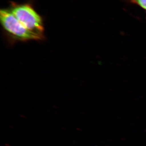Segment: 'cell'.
Instances as JSON below:
<instances>
[{"label": "cell", "mask_w": 146, "mask_h": 146, "mask_svg": "<svg viewBox=\"0 0 146 146\" xmlns=\"http://www.w3.org/2000/svg\"><path fill=\"white\" fill-rule=\"evenodd\" d=\"M9 9L27 29L44 37L43 19L31 3H12Z\"/></svg>", "instance_id": "obj_1"}, {"label": "cell", "mask_w": 146, "mask_h": 146, "mask_svg": "<svg viewBox=\"0 0 146 146\" xmlns=\"http://www.w3.org/2000/svg\"><path fill=\"white\" fill-rule=\"evenodd\" d=\"M0 21L5 32L11 38L15 41L40 40L44 38L27 29L9 8L3 9L0 11Z\"/></svg>", "instance_id": "obj_2"}, {"label": "cell", "mask_w": 146, "mask_h": 146, "mask_svg": "<svg viewBox=\"0 0 146 146\" xmlns=\"http://www.w3.org/2000/svg\"><path fill=\"white\" fill-rule=\"evenodd\" d=\"M133 3L137 4L146 11V0H131Z\"/></svg>", "instance_id": "obj_3"}]
</instances>
